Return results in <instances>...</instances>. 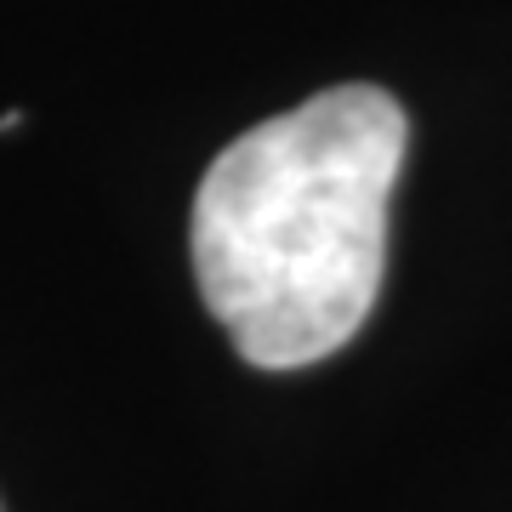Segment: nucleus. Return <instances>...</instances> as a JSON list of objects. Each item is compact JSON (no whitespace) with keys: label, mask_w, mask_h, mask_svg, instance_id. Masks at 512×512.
I'll list each match as a JSON object with an SVG mask.
<instances>
[{"label":"nucleus","mask_w":512,"mask_h":512,"mask_svg":"<svg viewBox=\"0 0 512 512\" xmlns=\"http://www.w3.org/2000/svg\"><path fill=\"white\" fill-rule=\"evenodd\" d=\"M410 120L382 86H330L239 131L194 194V279L245 365L302 370L353 342L387 268Z\"/></svg>","instance_id":"1"}]
</instances>
